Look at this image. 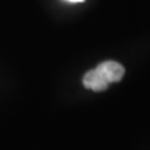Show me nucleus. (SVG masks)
Masks as SVG:
<instances>
[{
  "label": "nucleus",
  "mask_w": 150,
  "mask_h": 150,
  "mask_svg": "<svg viewBox=\"0 0 150 150\" xmlns=\"http://www.w3.org/2000/svg\"><path fill=\"white\" fill-rule=\"evenodd\" d=\"M125 69L121 64L109 60L99 64L95 69L88 71L83 78V84L93 91H103L110 83H118L123 79Z\"/></svg>",
  "instance_id": "1"
},
{
  "label": "nucleus",
  "mask_w": 150,
  "mask_h": 150,
  "mask_svg": "<svg viewBox=\"0 0 150 150\" xmlns=\"http://www.w3.org/2000/svg\"><path fill=\"white\" fill-rule=\"evenodd\" d=\"M68 1H71V3H80L83 0H68Z\"/></svg>",
  "instance_id": "2"
}]
</instances>
